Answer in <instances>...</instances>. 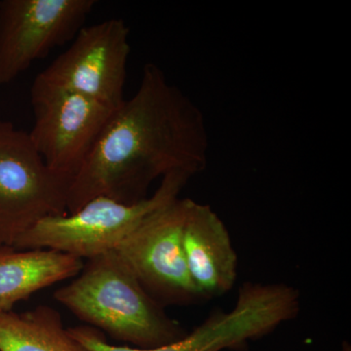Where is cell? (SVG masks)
<instances>
[{"mask_svg":"<svg viewBox=\"0 0 351 351\" xmlns=\"http://www.w3.org/2000/svg\"><path fill=\"white\" fill-rule=\"evenodd\" d=\"M189 198H176L145 217L115 252L163 307L200 302L184 258L182 235Z\"/></svg>","mask_w":351,"mask_h":351,"instance_id":"cell-6","label":"cell"},{"mask_svg":"<svg viewBox=\"0 0 351 351\" xmlns=\"http://www.w3.org/2000/svg\"><path fill=\"white\" fill-rule=\"evenodd\" d=\"M31 100L32 145L46 165L71 184L115 110L73 92L31 93Z\"/></svg>","mask_w":351,"mask_h":351,"instance_id":"cell-8","label":"cell"},{"mask_svg":"<svg viewBox=\"0 0 351 351\" xmlns=\"http://www.w3.org/2000/svg\"><path fill=\"white\" fill-rule=\"evenodd\" d=\"M96 0H0V86L75 39Z\"/></svg>","mask_w":351,"mask_h":351,"instance_id":"cell-7","label":"cell"},{"mask_svg":"<svg viewBox=\"0 0 351 351\" xmlns=\"http://www.w3.org/2000/svg\"><path fill=\"white\" fill-rule=\"evenodd\" d=\"M260 306L248 295L237 297L235 306L228 313L214 311L200 326L184 338L154 348H131L110 345L105 334L83 325L69 328V332L88 351H221L246 348L252 339L260 338L263 328Z\"/></svg>","mask_w":351,"mask_h":351,"instance_id":"cell-10","label":"cell"},{"mask_svg":"<svg viewBox=\"0 0 351 351\" xmlns=\"http://www.w3.org/2000/svg\"><path fill=\"white\" fill-rule=\"evenodd\" d=\"M54 298L87 326L135 348H158L188 334L147 294L115 251L88 260Z\"/></svg>","mask_w":351,"mask_h":351,"instance_id":"cell-2","label":"cell"},{"mask_svg":"<svg viewBox=\"0 0 351 351\" xmlns=\"http://www.w3.org/2000/svg\"><path fill=\"white\" fill-rule=\"evenodd\" d=\"M83 261L49 249L0 248V313L44 288L75 278Z\"/></svg>","mask_w":351,"mask_h":351,"instance_id":"cell-11","label":"cell"},{"mask_svg":"<svg viewBox=\"0 0 351 351\" xmlns=\"http://www.w3.org/2000/svg\"><path fill=\"white\" fill-rule=\"evenodd\" d=\"M209 135L199 107L162 69H143L136 93L110 115L69 186L68 213L105 196L136 204L156 180L206 168Z\"/></svg>","mask_w":351,"mask_h":351,"instance_id":"cell-1","label":"cell"},{"mask_svg":"<svg viewBox=\"0 0 351 351\" xmlns=\"http://www.w3.org/2000/svg\"><path fill=\"white\" fill-rule=\"evenodd\" d=\"M0 351H88L64 326L61 314L48 306L27 313H0Z\"/></svg>","mask_w":351,"mask_h":351,"instance_id":"cell-12","label":"cell"},{"mask_svg":"<svg viewBox=\"0 0 351 351\" xmlns=\"http://www.w3.org/2000/svg\"><path fill=\"white\" fill-rule=\"evenodd\" d=\"M130 29L112 18L84 25L68 49L34 78L31 93L66 91L117 110L125 101Z\"/></svg>","mask_w":351,"mask_h":351,"instance_id":"cell-5","label":"cell"},{"mask_svg":"<svg viewBox=\"0 0 351 351\" xmlns=\"http://www.w3.org/2000/svg\"><path fill=\"white\" fill-rule=\"evenodd\" d=\"M71 184L46 165L29 133L0 119V248L47 217L68 214Z\"/></svg>","mask_w":351,"mask_h":351,"instance_id":"cell-4","label":"cell"},{"mask_svg":"<svg viewBox=\"0 0 351 351\" xmlns=\"http://www.w3.org/2000/svg\"><path fill=\"white\" fill-rule=\"evenodd\" d=\"M182 245L189 276L201 301L232 290L239 258L225 223L209 205L189 200Z\"/></svg>","mask_w":351,"mask_h":351,"instance_id":"cell-9","label":"cell"},{"mask_svg":"<svg viewBox=\"0 0 351 351\" xmlns=\"http://www.w3.org/2000/svg\"><path fill=\"white\" fill-rule=\"evenodd\" d=\"M193 178L182 173L164 177L147 199L124 204L99 196L75 213L47 217L16 241V249H49L80 260L114 251L122 240L152 212L179 197Z\"/></svg>","mask_w":351,"mask_h":351,"instance_id":"cell-3","label":"cell"}]
</instances>
